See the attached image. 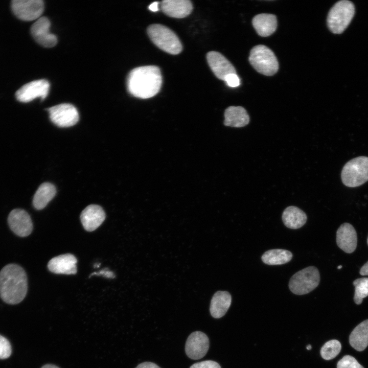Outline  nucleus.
<instances>
[{"mask_svg": "<svg viewBox=\"0 0 368 368\" xmlns=\"http://www.w3.org/2000/svg\"><path fill=\"white\" fill-rule=\"evenodd\" d=\"M162 76L160 68L155 65H146L133 68L128 74L127 87L134 97L148 99L160 90Z\"/></svg>", "mask_w": 368, "mask_h": 368, "instance_id": "1", "label": "nucleus"}, {"mask_svg": "<svg viewBox=\"0 0 368 368\" xmlns=\"http://www.w3.org/2000/svg\"><path fill=\"white\" fill-rule=\"evenodd\" d=\"M28 291V281L24 269L18 265L9 264L0 271V297L5 303H20Z\"/></svg>", "mask_w": 368, "mask_h": 368, "instance_id": "2", "label": "nucleus"}, {"mask_svg": "<svg viewBox=\"0 0 368 368\" xmlns=\"http://www.w3.org/2000/svg\"><path fill=\"white\" fill-rule=\"evenodd\" d=\"M147 31L152 42L162 51L172 55L178 54L182 51L179 39L169 28L161 24H152Z\"/></svg>", "mask_w": 368, "mask_h": 368, "instance_id": "3", "label": "nucleus"}, {"mask_svg": "<svg viewBox=\"0 0 368 368\" xmlns=\"http://www.w3.org/2000/svg\"><path fill=\"white\" fill-rule=\"evenodd\" d=\"M355 13L353 3L347 0L337 2L331 8L327 17V25L333 33L343 32L351 21Z\"/></svg>", "mask_w": 368, "mask_h": 368, "instance_id": "4", "label": "nucleus"}, {"mask_svg": "<svg viewBox=\"0 0 368 368\" xmlns=\"http://www.w3.org/2000/svg\"><path fill=\"white\" fill-rule=\"evenodd\" d=\"M249 61L258 72L265 76H272L279 69L278 61L274 53L264 45H257L252 48Z\"/></svg>", "mask_w": 368, "mask_h": 368, "instance_id": "5", "label": "nucleus"}, {"mask_svg": "<svg viewBox=\"0 0 368 368\" xmlns=\"http://www.w3.org/2000/svg\"><path fill=\"white\" fill-rule=\"evenodd\" d=\"M341 177L343 183L351 188L368 181V157L361 156L349 160L343 167Z\"/></svg>", "mask_w": 368, "mask_h": 368, "instance_id": "6", "label": "nucleus"}, {"mask_svg": "<svg viewBox=\"0 0 368 368\" xmlns=\"http://www.w3.org/2000/svg\"><path fill=\"white\" fill-rule=\"evenodd\" d=\"M320 275L318 269L311 266L305 268L295 273L290 278L289 288L296 295L307 294L319 285Z\"/></svg>", "mask_w": 368, "mask_h": 368, "instance_id": "7", "label": "nucleus"}, {"mask_svg": "<svg viewBox=\"0 0 368 368\" xmlns=\"http://www.w3.org/2000/svg\"><path fill=\"white\" fill-rule=\"evenodd\" d=\"M11 7L19 19L32 21L40 17L44 10V3L41 0H13Z\"/></svg>", "mask_w": 368, "mask_h": 368, "instance_id": "8", "label": "nucleus"}, {"mask_svg": "<svg viewBox=\"0 0 368 368\" xmlns=\"http://www.w3.org/2000/svg\"><path fill=\"white\" fill-rule=\"evenodd\" d=\"M50 119L56 125L67 127L75 125L79 121L76 108L69 103L58 104L47 109Z\"/></svg>", "mask_w": 368, "mask_h": 368, "instance_id": "9", "label": "nucleus"}, {"mask_svg": "<svg viewBox=\"0 0 368 368\" xmlns=\"http://www.w3.org/2000/svg\"><path fill=\"white\" fill-rule=\"evenodd\" d=\"M50 84L45 79H40L29 82L19 88L15 96L19 102L27 103L36 98L44 100L49 94Z\"/></svg>", "mask_w": 368, "mask_h": 368, "instance_id": "10", "label": "nucleus"}, {"mask_svg": "<svg viewBox=\"0 0 368 368\" xmlns=\"http://www.w3.org/2000/svg\"><path fill=\"white\" fill-rule=\"evenodd\" d=\"M209 349V339L202 332L197 331L188 336L185 344L187 356L193 360L203 358Z\"/></svg>", "mask_w": 368, "mask_h": 368, "instance_id": "11", "label": "nucleus"}, {"mask_svg": "<svg viewBox=\"0 0 368 368\" xmlns=\"http://www.w3.org/2000/svg\"><path fill=\"white\" fill-rule=\"evenodd\" d=\"M8 223L11 231L19 237H27L33 230V223L29 214L24 210L15 209L11 211Z\"/></svg>", "mask_w": 368, "mask_h": 368, "instance_id": "12", "label": "nucleus"}, {"mask_svg": "<svg viewBox=\"0 0 368 368\" xmlns=\"http://www.w3.org/2000/svg\"><path fill=\"white\" fill-rule=\"evenodd\" d=\"M51 22L46 17H40L31 27V33L35 40L45 48H52L57 42L56 36L50 31Z\"/></svg>", "mask_w": 368, "mask_h": 368, "instance_id": "13", "label": "nucleus"}, {"mask_svg": "<svg viewBox=\"0 0 368 368\" xmlns=\"http://www.w3.org/2000/svg\"><path fill=\"white\" fill-rule=\"evenodd\" d=\"M210 67L218 79L224 81L225 77L231 74H236L233 65L221 53L211 51L206 54Z\"/></svg>", "mask_w": 368, "mask_h": 368, "instance_id": "14", "label": "nucleus"}, {"mask_svg": "<svg viewBox=\"0 0 368 368\" xmlns=\"http://www.w3.org/2000/svg\"><path fill=\"white\" fill-rule=\"evenodd\" d=\"M336 243L346 253L350 254L355 251L357 247V237L352 225L344 223L339 226L336 232Z\"/></svg>", "mask_w": 368, "mask_h": 368, "instance_id": "15", "label": "nucleus"}, {"mask_svg": "<svg viewBox=\"0 0 368 368\" xmlns=\"http://www.w3.org/2000/svg\"><path fill=\"white\" fill-rule=\"evenodd\" d=\"M76 258L72 254H66L53 258L48 264V269L57 274H75L77 273Z\"/></svg>", "mask_w": 368, "mask_h": 368, "instance_id": "16", "label": "nucleus"}, {"mask_svg": "<svg viewBox=\"0 0 368 368\" xmlns=\"http://www.w3.org/2000/svg\"><path fill=\"white\" fill-rule=\"evenodd\" d=\"M105 213L101 206L90 204L81 212V221L84 229L88 232L96 229L105 219Z\"/></svg>", "mask_w": 368, "mask_h": 368, "instance_id": "17", "label": "nucleus"}, {"mask_svg": "<svg viewBox=\"0 0 368 368\" xmlns=\"http://www.w3.org/2000/svg\"><path fill=\"white\" fill-rule=\"evenodd\" d=\"M160 8L169 17L182 18L191 14L193 5L189 0H164L160 4Z\"/></svg>", "mask_w": 368, "mask_h": 368, "instance_id": "18", "label": "nucleus"}, {"mask_svg": "<svg viewBox=\"0 0 368 368\" xmlns=\"http://www.w3.org/2000/svg\"><path fill=\"white\" fill-rule=\"evenodd\" d=\"M252 23L258 34L262 37L270 36L277 28V17L272 14H258L253 18Z\"/></svg>", "mask_w": 368, "mask_h": 368, "instance_id": "19", "label": "nucleus"}, {"mask_svg": "<svg viewBox=\"0 0 368 368\" xmlns=\"http://www.w3.org/2000/svg\"><path fill=\"white\" fill-rule=\"evenodd\" d=\"M231 302L232 296L229 292L217 291L211 301L210 311L212 316L215 318L223 316L229 309Z\"/></svg>", "mask_w": 368, "mask_h": 368, "instance_id": "20", "label": "nucleus"}, {"mask_svg": "<svg viewBox=\"0 0 368 368\" xmlns=\"http://www.w3.org/2000/svg\"><path fill=\"white\" fill-rule=\"evenodd\" d=\"M224 124L227 126L242 127L249 122V117L246 110L241 106H231L224 112Z\"/></svg>", "mask_w": 368, "mask_h": 368, "instance_id": "21", "label": "nucleus"}, {"mask_svg": "<svg viewBox=\"0 0 368 368\" xmlns=\"http://www.w3.org/2000/svg\"><path fill=\"white\" fill-rule=\"evenodd\" d=\"M282 219L284 225L288 228L297 229L306 223L307 217L306 213L300 208L289 206L284 210Z\"/></svg>", "mask_w": 368, "mask_h": 368, "instance_id": "22", "label": "nucleus"}, {"mask_svg": "<svg viewBox=\"0 0 368 368\" xmlns=\"http://www.w3.org/2000/svg\"><path fill=\"white\" fill-rule=\"evenodd\" d=\"M349 343L359 352L363 351L368 346V319L360 323L352 331Z\"/></svg>", "mask_w": 368, "mask_h": 368, "instance_id": "23", "label": "nucleus"}, {"mask_svg": "<svg viewBox=\"0 0 368 368\" xmlns=\"http://www.w3.org/2000/svg\"><path fill=\"white\" fill-rule=\"evenodd\" d=\"M56 193L54 185L49 182L42 183L36 191L33 199L34 207L38 210L45 208L54 197Z\"/></svg>", "mask_w": 368, "mask_h": 368, "instance_id": "24", "label": "nucleus"}, {"mask_svg": "<svg viewBox=\"0 0 368 368\" xmlns=\"http://www.w3.org/2000/svg\"><path fill=\"white\" fill-rule=\"evenodd\" d=\"M292 254L284 249H272L265 251L261 257L263 262L270 265H282L289 262Z\"/></svg>", "mask_w": 368, "mask_h": 368, "instance_id": "25", "label": "nucleus"}, {"mask_svg": "<svg viewBox=\"0 0 368 368\" xmlns=\"http://www.w3.org/2000/svg\"><path fill=\"white\" fill-rule=\"evenodd\" d=\"M341 349L340 342L336 339L326 342L321 347L320 354L325 360H329L334 358L340 353Z\"/></svg>", "mask_w": 368, "mask_h": 368, "instance_id": "26", "label": "nucleus"}, {"mask_svg": "<svg viewBox=\"0 0 368 368\" xmlns=\"http://www.w3.org/2000/svg\"><path fill=\"white\" fill-rule=\"evenodd\" d=\"M353 284L355 287L354 301L356 304L360 305L363 299L368 296V278L357 279Z\"/></svg>", "mask_w": 368, "mask_h": 368, "instance_id": "27", "label": "nucleus"}, {"mask_svg": "<svg viewBox=\"0 0 368 368\" xmlns=\"http://www.w3.org/2000/svg\"><path fill=\"white\" fill-rule=\"evenodd\" d=\"M337 368H364L353 356L345 355L337 363Z\"/></svg>", "mask_w": 368, "mask_h": 368, "instance_id": "28", "label": "nucleus"}, {"mask_svg": "<svg viewBox=\"0 0 368 368\" xmlns=\"http://www.w3.org/2000/svg\"><path fill=\"white\" fill-rule=\"evenodd\" d=\"M11 354V347L9 341L0 335V359L8 358Z\"/></svg>", "mask_w": 368, "mask_h": 368, "instance_id": "29", "label": "nucleus"}, {"mask_svg": "<svg viewBox=\"0 0 368 368\" xmlns=\"http://www.w3.org/2000/svg\"><path fill=\"white\" fill-rule=\"evenodd\" d=\"M190 368H221L218 363L213 360H205L192 364Z\"/></svg>", "mask_w": 368, "mask_h": 368, "instance_id": "30", "label": "nucleus"}, {"mask_svg": "<svg viewBox=\"0 0 368 368\" xmlns=\"http://www.w3.org/2000/svg\"><path fill=\"white\" fill-rule=\"evenodd\" d=\"M226 84L232 87L238 86L240 84V79L236 74H231L227 75L224 79Z\"/></svg>", "mask_w": 368, "mask_h": 368, "instance_id": "31", "label": "nucleus"}, {"mask_svg": "<svg viewBox=\"0 0 368 368\" xmlns=\"http://www.w3.org/2000/svg\"><path fill=\"white\" fill-rule=\"evenodd\" d=\"M102 275L105 278H109V279H113L115 278V275L114 274L113 272L109 270L108 269L105 268L104 269L99 272H96L91 273L89 277H91L92 275Z\"/></svg>", "mask_w": 368, "mask_h": 368, "instance_id": "32", "label": "nucleus"}, {"mask_svg": "<svg viewBox=\"0 0 368 368\" xmlns=\"http://www.w3.org/2000/svg\"><path fill=\"white\" fill-rule=\"evenodd\" d=\"M135 368H160L156 364L151 362H144L139 364Z\"/></svg>", "mask_w": 368, "mask_h": 368, "instance_id": "33", "label": "nucleus"}, {"mask_svg": "<svg viewBox=\"0 0 368 368\" xmlns=\"http://www.w3.org/2000/svg\"><path fill=\"white\" fill-rule=\"evenodd\" d=\"M359 273L361 275H368V261L361 267Z\"/></svg>", "mask_w": 368, "mask_h": 368, "instance_id": "34", "label": "nucleus"}, {"mask_svg": "<svg viewBox=\"0 0 368 368\" xmlns=\"http://www.w3.org/2000/svg\"><path fill=\"white\" fill-rule=\"evenodd\" d=\"M159 3L157 2H154L150 5L148 8L150 10L153 12H156L158 10V5Z\"/></svg>", "mask_w": 368, "mask_h": 368, "instance_id": "35", "label": "nucleus"}, {"mask_svg": "<svg viewBox=\"0 0 368 368\" xmlns=\"http://www.w3.org/2000/svg\"><path fill=\"white\" fill-rule=\"evenodd\" d=\"M41 368H59L57 366L51 364H47L43 365Z\"/></svg>", "mask_w": 368, "mask_h": 368, "instance_id": "36", "label": "nucleus"}, {"mask_svg": "<svg viewBox=\"0 0 368 368\" xmlns=\"http://www.w3.org/2000/svg\"><path fill=\"white\" fill-rule=\"evenodd\" d=\"M306 349H307V350H311V346L310 344L308 345V346L306 347Z\"/></svg>", "mask_w": 368, "mask_h": 368, "instance_id": "37", "label": "nucleus"}, {"mask_svg": "<svg viewBox=\"0 0 368 368\" xmlns=\"http://www.w3.org/2000/svg\"><path fill=\"white\" fill-rule=\"evenodd\" d=\"M341 267H342V266H341V265H339V266H338L337 268H338V269H340Z\"/></svg>", "mask_w": 368, "mask_h": 368, "instance_id": "38", "label": "nucleus"}, {"mask_svg": "<svg viewBox=\"0 0 368 368\" xmlns=\"http://www.w3.org/2000/svg\"><path fill=\"white\" fill-rule=\"evenodd\" d=\"M367 244H368V237H367Z\"/></svg>", "mask_w": 368, "mask_h": 368, "instance_id": "39", "label": "nucleus"}]
</instances>
